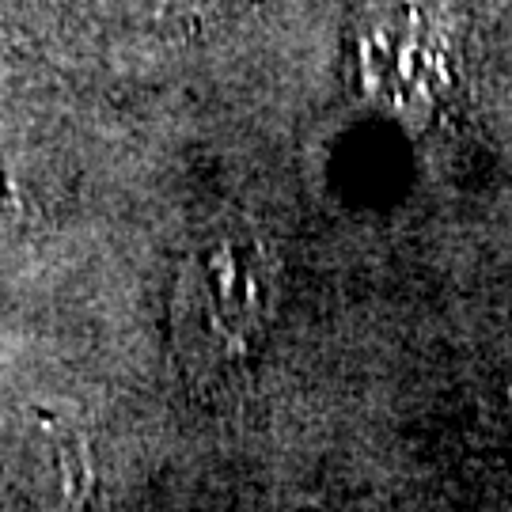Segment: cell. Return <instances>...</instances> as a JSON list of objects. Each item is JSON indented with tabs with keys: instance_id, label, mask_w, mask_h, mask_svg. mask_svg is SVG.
Here are the masks:
<instances>
[{
	"instance_id": "6da1fadb",
	"label": "cell",
	"mask_w": 512,
	"mask_h": 512,
	"mask_svg": "<svg viewBox=\"0 0 512 512\" xmlns=\"http://www.w3.org/2000/svg\"><path fill=\"white\" fill-rule=\"evenodd\" d=\"M274 308V266L255 239H217L186 262L179 289V349L194 368L247 361Z\"/></svg>"
}]
</instances>
